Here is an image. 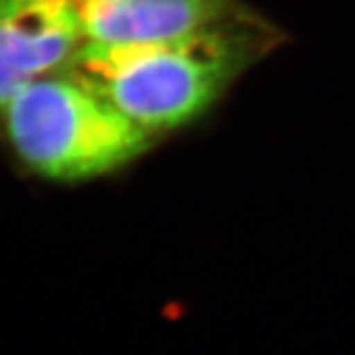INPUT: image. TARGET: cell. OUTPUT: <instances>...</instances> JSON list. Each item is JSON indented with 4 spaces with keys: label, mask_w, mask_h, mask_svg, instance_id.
<instances>
[{
    "label": "cell",
    "mask_w": 355,
    "mask_h": 355,
    "mask_svg": "<svg viewBox=\"0 0 355 355\" xmlns=\"http://www.w3.org/2000/svg\"><path fill=\"white\" fill-rule=\"evenodd\" d=\"M272 32L247 10L186 36L144 44H83L65 73L130 121L160 135L198 119L259 60Z\"/></svg>",
    "instance_id": "obj_1"
},
{
    "label": "cell",
    "mask_w": 355,
    "mask_h": 355,
    "mask_svg": "<svg viewBox=\"0 0 355 355\" xmlns=\"http://www.w3.org/2000/svg\"><path fill=\"white\" fill-rule=\"evenodd\" d=\"M14 154L51 182H85L139 158L153 135L65 71L16 93L0 116Z\"/></svg>",
    "instance_id": "obj_2"
},
{
    "label": "cell",
    "mask_w": 355,
    "mask_h": 355,
    "mask_svg": "<svg viewBox=\"0 0 355 355\" xmlns=\"http://www.w3.org/2000/svg\"><path fill=\"white\" fill-rule=\"evenodd\" d=\"M83 44L69 0H0V116L26 85L65 71Z\"/></svg>",
    "instance_id": "obj_3"
},
{
    "label": "cell",
    "mask_w": 355,
    "mask_h": 355,
    "mask_svg": "<svg viewBox=\"0 0 355 355\" xmlns=\"http://www.w3.org/2000/svg\"><path fill=\"white\" fill-rule=\"evenodd\" d=\"M85 44L180 38L243 12L235 0H69Z\"/></svg>",
    "instance_id": "obj_4"
}]
</instances>
